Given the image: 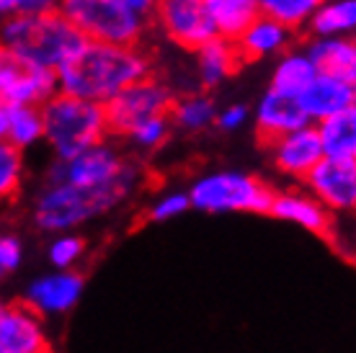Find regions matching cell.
<instances>
[{
    "instance_id": "28",
    "label": "cell",
    "mask_w": 356,
    "mask_h": 353,
    "mask_svg": "<svg viewBox=\"0 0 356 353\" xmlns=\"http://www.w3.org/2000/svg\"><path fill=\"white\" fill-rule=\"evenodd\" d=\"M24 181V155L16 145L0 140V204L13 199Z\"/></svg>"
},
{
    "instance_id": "2",
    "label": "cell",
    "mask_w": 356,
    "mask_h": 353,
    "mask_svg": "<svg viewBox=\"0 0 356 353\" xmlns=\"http://www.w3.org/2000/svg\"><path fill=\"white\" fill-rule=\"evenodd\" d=\"M140 183V168L127 160L111 181L98 186L47 183L34 204V222L44 232H67L116 209Z\"/></svg>"
},
{
    "instance_id": "21",
    "label": "cell",
    "mask_w": 356,
    "mask_h": 353,
    "mask_svg": "<svg viewBox=\"0 0 356 353\" xmlns=\"http://www.w3.org/2000/svg\"><path fill=\"white\" fill-rule=\"evenodd\" d=\"M199 54V78L204 85H217L222 83L227 75L235 72L238 62H241V54H238V47L232 39H225V36H214L207 44H202L196 49Z\"/></svg>"
},
{
    "instance_id": "37",
    "label": "cell",
    "mask_w": 356,
    "mask_h": 353,
    "mask_svg": "<svg viewBox=\"0 0 356 353\" xmlns=\"http://www.w3.org/2000/svg\"><path fill=\"white\" fill-rule=\"evenodd\" d=\"M0 353H10V351H8V348H6L3 343H0Z\"/></svg>"
},
{
    "instance_id": "23",
    "label": "cell",
    "mask_w": 356,
    "mask_h": 353,
    "mask_svg": "<svg viewBox=\"0 0 356 353\" xmlns=\"http://www.w3.org/2000/svg\"><path fill=\"white\" fill-rule=\"evenodd\" d=\"M315 75H318V70L310 62L307 52H289L274 67V78H271V88L268 90L289 98H300V93L310 85Z\"/></svg>"
},
{
    "instance_id": "35",
    "label": "cell",
    "mask_w": 356,
    "mask_h": 353,
    "mask_svg": "<svg viewBox=\"0 0 356 353\" xmlns=\"http://www.w3.org/2000/svg\"><path fill=\"white\" fill-rule=\"evenodd\" d=\"M127 8L134 10L137 16H150V13H155V8H158V3L161 0H122Z\"/></svg>"
},
{
    "instance_id": "29",
    "label": "cell",
    "mask_w": 356,
    "mask_h": 353,
    "mask_svg": "<svg viewBox=\"0 0 356 353\" xmlns=\"http://www.w3.org/2000/svg\"><path fill=\"white\" fill-rule=\"evenodd\" d=\"M83 250H86V240L67 232H57V238L49 243V261L54 268H70L81 261Z\"/></svg>"
},
{
    "instance_id": "34",
    "label": "cell",
    "mask_w": 356,
    "mask_h": 353,
    "mask_svg": "<svg viewBox=\"0 0 356 353\" xmlns=\"http://www.w3.org/2000/svg\"><path fill=\"white\" fill-rule=\"evenodd\" d=\"M245 119H248V108L245 106H227L222 114L214 119V122L220 124L222 129L232 132V129H241L243 124H245Z\"/></svg>"
},
{
    "instance_id": "1",
    "label": "cell",
    "mask_w": 356,
    "mask_h": 353,
    "mask_svg": "<svg viewBox=\"0 0 356 353\" xmlns=\"http://www.w3.org/2000/svg\"><path fill=\"white\" fill-rule=\"evenodd\" d=\"M145 75H150V60L137 44H106L88 39L54 70L57 90L93 104H106Z\"/></svg>"
},
{
    "instance_id": "32",
    "label": "cell",
    "mask_w": 356,
    "mask_h": 353,
    "mask_svg": "<svg viewBox=\"0 0 356 353\" xmlns=\"http://www.w3.org/2000/svg\"><path fill=\"white\" fill-rule=\"evenodd\" d=\"M24 261V245L16 235H0V279L16 271Z\"/></svg>"
},
{
    "instance_id": "10",
    "label": "cell",
    "mask_w": 356,
    "mask_h": 353,
    "mask_svg": "<svg viewBox=\"0 0 356 353\" xmlns=\"http://www.w3.org/2000/svg\"><path fill=\"white\" fill-rule=\"evenodd\" d=\"M155 13L161 18V26L165 28V34L178 47H186V49L196 52L209 39L220 36L202 0H161Z\"/></svg>"
},
{
    "instance_id": "27",
    "label": "cell",
    "mask_w": 356,
    "mask_h": 353,
    "mask_svg": "<svg viewBox=\"0 0 356 353\" xmlns=\"http://www.w3.org/2000/svg\"><path fill=\"white\" fill-rule=\"evenodd\" d=\"M321 3L323 0H259V10L264 16L284 24L286 28H300L310 21L312 10Z\"/></svg>"
},
{
    "instance_id": "26",
    "label": "cell",
    "mask_w": 356,
    "mask_h": 353,
    "mask_svg": "<svg viewBox=\"0 0 356 353\" xmlns=\"http://www.w3.org/2000/svg\"><path fill=\"white\" fill-rule=\"evenodd\" d=\"M173 116V122L181 126V129H188V132H199L217 119V108H214V101L207 96H188L184 101H178L176 106H170L168 111Z\"/></svg>"
},
{
    "instance_id": "20",
    "label": "cell",
    "mask_w": 356,
    "mask_h": 353,
    "mask_svg": "<svg viewBox=\"0 0 356 353\" xmlns=\"http://www.w3.org/2000/svg\"><path fill=\"white\" fill-rule=\"evenodd\" d=\"M315 124L325 158L356 160V106L325 116Z\"/></svg>"
},
{
    "instance_id": "24",
    "label": "cell",
    "mask_w": 356,
    "mask_h": 353,
    "mask_svg": "<svg viewBox=\"0 0 356 353\" xmlns=\"http://www.w3.org/2000/svg\"><path fill=\"white\" fill-rule=\"evenodd\" d=\"M307 24L315 36H348L356 26V0H323Z\"/></svg>"
},
{
    "instance_id": "25",
    "label": "cell",
    "mask_w": 356,
    "mask_h": 353,
    "mask_svg": "<svg viewBox=\"0 0 356 353\" xmlns=\"http://www.w3.org/2000/svg\"><path fill=\"white\" fill-rule=\"evenodd\" d=\"M6 140L24 150L34 142L44 140V124H42V108L39 106H8V126Z\"/></svg>"
},
{
    "instance_id": "11",
    "label": "cell",
    "mask_w": 356,
    "mask_h": 353,
    "mask_svg": "<svg viewBox=\"0 0 356 353\" xmlns=\"http://www.w3.org/2000/svg\"><path fill=\"white\" fill-rule=\"evenodd\" d=\"M305 183L328 212H348L356 204V160L323 158Z\"/></svg>"
},
{
    "instance_id": "8",
    "label": "cell",
    "mask_w": 356,
    "mask_h": 353,
    "mask_svg": "<svg viewBox=\"0 0 356 353\" xmlns=\"http://www.w3.org/2000/svg\"><path fill=\"white\" fill-rule=\"evenodd\" d=\"M57 93L54 70L36 67L0 47V104L6 106H42Z\"/></svg>"
},
{
    "instance_id": "3",
    "label": "cell",
    "mask_w": 356,
    "mask_h": 353,
    "mask_svg": "<svg viewBox=\"0 0 356 353\" xmlns=\"http://www.w3.org/2000/svg\"><path fill=\"white\" fill-rule=\"evenodd\" d=\"M86 39L57 8L16 13L0 28V47L44 70H57Z\"/></svg>"
},
{
    "instance_id": "14",
    "label": "cell",
    "mask_w": 356,
    "mask_h": 353,
    "mask_svg": "<svg viewBox=\"0 0 356 353\" xmlns=\"http://www.w3.org/2000/svg\"><path fill=\"white\" fill-rule=\"evenodd\" d=\"M83 294V276L70 268H57L54 274L36 279L26 292V304L36 315H63L78 304Z\"/></svg>"
},
{
    "instance_id": "6",
    "label": "cell",
    "mask_w": 356,
    "mask_h": 353,
    "mask_svg": "<svg viewBox=\"0 0 356 353\" xmlns=\"http://www.w3.org/2000/svg\"><path fill=\"white\" fill-rule=\"evenodd\" d=\"M271 199H274V191L266 183L256 181L253 176L238 173V170H220V173L202 176L188 191V202H191L194 209L212 214H268Z\"/></svg>"
},
{
    "instance_id": "36",
    "label": "cell",
    "mask_w": 356,
    "mask_h": 353,
    "mask_svg": "<svg viewBox=\"0 0 356 353\" xmlns=\"http://www.w3.org/2000/svg\"><path fill=\"white\" fill-rule=\"evenodd\" d=\"M6 126H8V106L0 104V140H6Z\"/></svg>"
},
{
    "instance_id": "9",
    "label": "cell",
    "mask_w": 356,
    "mask_h": 353,
    "mask_svg": "<svg viewBox=\"0 0 356 353\" xmlns=\"http://www.w3.org/2000/svg\"><path fill=\"white\" fill-rule=\"evenodd\" d=\"M127 160L122 158V152L111 147L108 142H96L86 147L83 152L72 155L67 160H57L47 183H72V186H98L106 183L111 178L124 168Z\"/></svg>"
},
{
    "instance_id": "13",
    "label": "cell",
    "mask_w": 356,
    "mask_h": 353,
    "mask_svg": "<svg viewBox=\"0 0 356 353\" xmlns=\"http://www.w3.org/2000/svg\"><path fill=\"white\" fill-rule=\"evenodd\" d=\"M0 343L10 353H49L42 315L24 304H0Z\"/></svg>"
},
{
    "instance_id": "17",
    "label": "cell",
    "mask_w": 356,
    "mask_h": 353,
    "mask_svg": "<svg viewBox=\"0 0 356 353\" xmlns=\"http://www.w3.org/2000/svg\"><path fill=\"white\" fill-rule=\"evenodd\" d=\"M305 52L321 75L356 83V44L351 36H315Z\"/></svg>"
},
{
    "instance_id": "12",
    "label": "cell",
    "mask_w": 356,
    "mask_h": 353,
    "mask_svg": "<svg viewBox=\"0 0 356 353\" xmlns=\"http://www.w3.org/2000/svg\"><path fill=\"white\" fill-rule=\"evenodd\" d=\"M276 168L292 178H305L325 155L318 137V129L312 124H305L300 129L282 134L271 142Z\"/></svg>"
},
{
    "instance_id": "33",
    "label": "cell",
    "mask_w": 356,
    "mask_h": 353,
    "mask_svg": "<svg viewBox=\"0 0 356 353\" xmlns=\"http://www.w3.org/2000/svg\"><path fill=\"white\" fill-rule=\"evenodd\" d=\"M52 8H57V0H0V18L16 13H42Z\"/></svg>"
},
{
    "instance_id": "7",
    "label": "cell",
    "mask_w": 356,
    "mask_h": 353,
    "mask_svg": "<svg viewBox=\"0 0 356 353\" xmlns=\"http://www.w3.org/2000/svg\"><path fill=\"white\" fill-rule=\"evenodd\" d=\"M173 106L170 90L158 83L155 78H145L129 83L114 98L104 104L106 111V126L111 134H129L140 122L152 119V116H165Z\"/></svg>"
},
{
    "instance_id": "31",
    "label": "cell",
    "mask_w": 356,
    "mask_h": 353,
    "mask_svg": "<svg viewBox=\"0 0 356 353\" xmlns=\"http://www.w3.org/2000/svg\"><path fill=\"white\" fill-rule=\"evenodd\" d=\"M191 209V202H188V194H181V191H173V194L161 196L158 202L150 206V220L152 222H168L181 217L184 212Z\"/></svg>"
},
{
    "instance_id": "22",
    "label": "cell",
    "mask_w": 356,
    "mask_h": 353,
    "mask_svg": "<svg viewBox=\"0 0 356 353\" xmlns=\"http://www.w3.org/2000/svg\"><path fill=\"white\" fill-rule=\"evenodd\" d=\"M212 16L217 34L225 39H238L241 31L259 16V0H202Z\"/></svg>"
},
{
    "instance_id": "30",
    "label": "cell",
    "mask_w": 356,
    "mask_h": 353,
    "mask_svg": "<svg viewBox=\"0 0 356 353\" xmlns=\"http://www.w3.org/2000/svg\"><path fill=\"white\" fill-rule=\"evenodd\" d=\"M168 129H170L168 114L152 116V119H145V122L137 124L127 137H129L137 147H143V150H155V147H161L163 142H165Z\"/></svg>"
},
{
    "instance_id": "18",
    "label": "cell",
    "mask_w": 356,
    "mask_h": 353,
    "mask_svg": "<svg viewBox=\"0 0 356 353\" xmlns=\"http://www.w3.org/2000/svg\"><path fill=\"white\" fill-rule=\"evenodd\" d=\"M268 214H274L276 220L282 222H294V224H300L315 235H328L330 232V212L312 194H300V191L274 194Z\"/></svg>"
},
{
    "instance_id": "15",
    "label": "cell",
    "mask_w": 356,
    "mask_h": 353,
    "mask_svg": "<svg viewBox=\"0 0 356 353\" xmlns=\"http://www.w3.org/2000/svg\"><path fill=\"white\" fill-rule=\"evenodd\" d=\"M300 106L310 122H321L325 116H333L339 111L356 106V85L346 83L341 78H330V75H315L312 83L300 93Z\"/></svg>"
},
{
    "instance_id": "19",
    "label": "cell",
    "mask_w": 356,
    "mask_h": 353,
    "mask_svg": "<svg viewBox=\"0 0 356 353\" xmlns=\"http://www.w3.org/2000/svg\"><path fill=\"white\" fill-rule=\"evenodd\" d=\"M286 42H289V28L274 18L259 13L235 39V47H238L241 60H259V57L282 52Z\"/></svg>"
},
{
    "instance_id": "5",
    "label": "cell",
    "mask_w": 356,
    "mask_h": 353,
    "mask_svg": "<svg viewBox=\"0 0 356 353\" xmlns=\"http://www.w3.org/2000/svg\"><path fill=\"white\" fill-rule=\"evenodd\" d=\"M57 10L88 42L137 44L145 18L129 10L122 0H57Z\"/></svg>"
},
{
    "instance_id": "16",
    "label": "cell",
    "mask_w": 356,
    "mask_h": 353,
    "mask_svg": "<svg viewBox=\"0 0 356 353\" xmlns=\"http://www.w3.org/2000/svg\"><path fill=\"white\" fill-rule=\"evenodd\" d=\"M305 124L312 122L305 116L300 101L274 93V90H268L266 96L261 98L259 108H256V126H259L261 140L266 145H271L276 137L292 132V129H300Z\"/></svg>"
},
{
    "instance_id": "4",
    "label": "cell",
    "mask_w": 356,
    "mask_h": 353,
    "mask_svg": "<svg viewBox=\"0 0 356 353\" xmlns=\"http://www.w3.org/2000/svg\"><path fill=\"white\" fill-rule=\"evenodd\" d=\"M39 108L44 124V140L49 142L57 160H67L90 145L106 140L108 126L104 104H93L57 90Z\"/></svg>"
}]
</instances>
